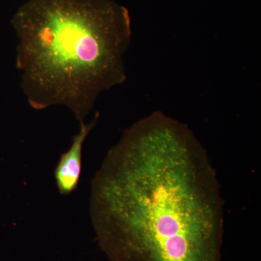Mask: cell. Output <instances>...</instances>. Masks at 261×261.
Segmentation results:
<instances>
[{
    "instance_id": "cell-1",
    "label": "cell",
    "mask_w": 261,
    "mask_h": 261,
    "mask_svg": "<svg viewBox=\"0 0 261 261\" xmlns=\"http://www.w3.org/2000/svg\"><path fill=\"white\" fill-rule=\"evenodd\" d=\"M90 214L111 261H221L216 172L193 132L161 112L109 151L92 181Z\"/></svg>"
},
{
    "instance_id": "cell-2",
    "label": "cell",
    "mask_w": 261,
    "mask_h": 261,
    "mask_svg": "<svg viewBox=\"0 0 261 261\" xmlns=\"http://www.w3.org/2000/svg\"><path fill=\"white\" fill-rule=\"evenodd\" d=\"M16 67L31 107L64 106L81 123L126 80L128 10L113 0H28L13 15Z\"/></svg>"
},
{
    "instance_id": "cell-3",
    "label": "cell",
    "mask_w": 261,
    "mask_h": 261,
    "mask_svg": "<svg viewBox=\"0 0 261 261\" xmlns=\"http://www.w3.org/2000/svg\"><path fill=\"white\" fill-rule=\"evenodd\" d=\"M99 114L97 113L89 124H80V132L73 138L69 149L61 156L55 170L57 187L61 195H68L78 187L82 173V148L84 141L97 124Z\"/></svg>"
}]
</instances>
